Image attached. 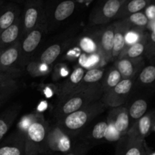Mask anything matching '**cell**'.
<instances>
[{"mask_svg": "<svg viewBox=\"0 0 155 155\" xmlns=\"http://www.w3.org/2000/svg\"><path fill=\"white\" fill-rule=\"evenodd\" d=\"M103 95L101 83L89 86L82 90L72 92L58 101L54 116L58 119L70 114L87 104L101 99Z\"/></svg>", "mask_w": 155, "mask_h": 155, "instance_id": "6da1fadb", "label": "cell"}, {"mask_svg": "<svg viewBox=\"0 0 155 155\" xmlns=\"http://www.w3.org/2000/svg\"><path fill=\"white\" fill-rule=\"evenodd\" d=\"M28 122L24 130L25 154H46L45 142L48 124L42 114L34 113L27 116Z\"/></svg>", "mask_w": 155, "mask_h": 155, "instance_id": "7a4b0ae2", "label": "cell"}, {"mask_svg": "<svg viewBox=\"0 0 155 155\" xmlns=\"http://www.w3.org/2000/svg\"><path fill=\"white\" fill-rule=\"evenodd\" d=\"M106 108L105 104L98 100L58 119L57 123L68 134H77L92 120L103 113Z\"/></svg>", "mask_w": 155, "mask_h": 155, "instance_id": "3957f363", "label": "cell"}, {"mask_svg": "<svg viewBox=\"0 0 155 155\" xmlns=\"http://www.w3.org/2000/svg\"><path fill=\"white\" fill-rule=\"evenodd\" d=\"M48 32L46 17L43 18L39 25L27 33L20 41L21 42V68L24 69L30 62L35 51L40 45L46 33Z\"/></svg>", "mask_w": 155, "mask_h": 155, "instance_id": "277c9868", "label": "cell"}, {"mask_svg": "<svg viewBox=\"0 0 155 155\" xmlns=\"http://www.w3.org/2000/svg\"><path fill=\"white\" fill-rule=\"evenodd\" d=\"M21 68V42L0 51V79H18L22 74Z\"/></svg>", "mask_w": 155, "mask_h": 155, "instance_id": "5b68a950", "label": "cell"}, {"mask_svg": "<svg viewBox=\"0 0 155 155\" xmlns=\"http://www.w3.org/2000/svg\"><path fill=\"white\" fill-rule=\"evenodd\" d=\"M77 8V0H57L45 4L48 30L57 27L71 18Z\"/></svg>", "mask_w": 155, "mask_h": 155, "instance_id": "8992f818", "label": "cell"}, {"mask_svg": "<svg viewBox=\"0 0 155 155\" xmlns=\"http://www.w3.org/2000/svg\"><path fill=\"white\" fill-rule=\"evenodd\" d=\"M126 0H99L92 8L89 18L90 25H107L114 21Z\"/></svg>", "mask_w": 155, "mask_h": 155, "instance_id": "52a82bcc", "label": "cell"}, {"mask_svg": "<svg viewBox=\"0 0 155 155\" xmlns=\"http://www.w3.org/2000/svg\"><path fill=\"white\" fill-rule=\"evenodd\" d=\"M24 4V8L21 12V39L36 28L45 17L44 0H25Z\"/></svg>", "mask_w": 155, "mask_h": 155, "instance_id": "ba28073f", "label": "cell"}, {"mask_svg": "<svg viewBox=\"0 0 155 155\" xmlns=\"http://www.w3.org/2000/svg\"><path fill=\"white\" fill-rule=\"evenodd\" d=\"M74 145L70 135L57 122L53 124H48L45 142L46 154L49 152L66 154L72 149Z\"/></svg>", "mask_w": 155, "mask_h": 155, "instance_id": "9c48e42d", "label": "cell"}, {"mask_svg": "<svg viewBox=\"0 0 155 155\" xmlns=\"http://www.w3.org/2000/svg\"><path fill=\"white\" fill-rule=\"evenodd\" d=\"M108 123V130L112 133L110 141L120 140L128 133L130 127V117L128 109L127 107H114L110 110L108 117L107 119Z\"/></svg>", "mask_w": 155, "mask_h": 155, "instance_id": "30bf717a", "label": "cell"}, {"mask_svg": "<svg viewBox=\"0 0 155 155\" xmlns=\"http://www.w3.org/2000/svg\"><path fill=\"white\" fill-rule=\"evenodd\" d=\"M135 78L123 79L117 86L106 93H104L101 98V101L106 107H117L122 106L129 98Z\"/></svg>", "mask_w": 155, "mask_h": 155, "instance_id": "8fae6325", "label": "cell"}, {"mask_svg": "<svg viewBox=\"0 0 155 155\" xmlns=\"http://www.w3.org/2000/svg\"><path fill=\"white\" fill-rule=\"evenodd\" d=\"M0 155H26L25 134L18 130L0 142Z\"/></svg>", "mask_w": 155, "mask_h": 155, "instance_id": "7c38bea8", "label": "cell"}, {"mask_svg": "<svg viewBox=\"0 0 155 155\" xmlns=\"http://www.w3.org/2000/svg\"><path fill=\"white\" fill-rule=\"evenodd\" d=\"M99 34L97 36L98 48L100 54L105 62L112 60V52L114 46V24H110L103 26L102 29L98 31Z\"/></svg>", "mask_w": 155, "mask_h": 155, "instance_id": "4fadbf2b", "label": "cell"}, {"mask_svg": "<svg viewBox=\"0 0 155 155\" xmlns=\"http://www.w3.org/2000/svg\"><path fill=\"white\" fill-rule=\"evenodd\" d=\"M143 58H119L114 61V67L120 72L122 79L135 78L139 71L143 68Z\"/></svg>", "mask_w": 155, "mask_h": 155, "instance_id": "5bb4252c", "label": "cell"}, {"mask_svg": "<svg viewBox=\"0 0 155 155\" xmlns=\"http://www.w3.org/2000/svg\"><path fill=\"white\" fill-rule=\"evenodd\" d=\"M114 24V46L112 52V60L118 58L126 45V36L131 27L125 19L118 20L113 22Z\"/></svg>", "mask_w": 155, "mask_h": 155, "instance_id": "9a60e30c", "label": "cell"}, {"mask_svg": "<svg viewBox=\"0 0 155 155\" xmlns=\"http://www.w3.org/2000/svg\"><path fill=\"white\" fill-rule=\"evenodd\" d=\"M154 114L153 110L148 112L140 119L136 120L130 127L128 133L137 136L139 139L145 140V138L151 134L154 130Z\"/></svg>", "mask_w": 155, "mask_h": 155, "instance_id": "2e32d148", "label": "cell"}, {"mask_svg": "<svg viewBox=\"0 0 155 155\" xmlns=\"http://www.w3.org/2000/svg\"><path fill=\"white\" fill-rule=\"evenodd\" d=\"M22 36V19L21 15L12 26L0 33V51L9 48L19 42Z\"/></svg>", "mask_w": 155, "mask_h": 155, "instance_id": "e0dca14e", "label": "cell"}, {"mask_svg": "<svg viewBox=\"0 0 155 155\" xmlns=\"http://www.w3.org/2000/svg\"><path fill=\"white\" fill-rule=\"evenodd\" d=\"M21 12L19 5L5 2L0 10V33L12 26L21 17Z\"/></svg>", "mask_w": 155, "mask_h": 155, "instance_id": "ac0fdd59", "label": "cell"}, {"mask_svg": "<svg viewBox=\"0 0 155 155\" xmlns=\"http://www.w3.org/2000/svg\"><path fill=\"white\" fill-rule=\"evenodd\" d=\"M85 73H86V71L83 67L78 66L74 68L69 77L59 86L58 90V100L69 95L78 86Z\"/></svg>", "mask_w": 155, "mask_h": 155, "instance_id": "d6986e66", "label": "cell"}, {"mask_svg": "<svg viewBox=\"0 0 155 155\" xmlns=\"http://www.w3.org/2000/svg\"><path fill=\"white\" fill-rule=\"evenodd\" d=\"M149 37V33L144 31L141 34L136 42L130 45H126L124 50L120 54L119 58H138L145 54L147 43Z\"/></svg>", "mask_w": 155, "mask_h": 155, "instance_id": "ffe728a7", "label": "cell"}, {"mask_svg": "<svg viewBox=\"0 0 155 155\" xmlns=\"http://www.w3.org/2000/svg\"><path fill=\"white\" fill-rule=\"evenodd\" d=\"M21 109L22 105L21 104H15L0 115V142L9 131Z\"/></svg>", "mask_w": 155, "mask_h": 155, "instance_id": "44dd1931", "label": "cell"}, {"mask_svg": "<svg viewBox=\"0 0 155 155\" xmlns=\"http://www.w3.org/2000/svg\"><path fill=\"white\" fill-rule=\"evenodd\" d=\"M120 139L122 148L120 155H142L144 140L129 133Z\"/></svg>", "mask_w": 155, "mask_h": 155, "instance_id": "7402d4cb", "label": "cell"}, {"mask_svg": "<svg viewBox=\"0 0 155 155\" xmlns=\"http://www.w3.org/2000/svg\"><path fill=\"white\" fill-rule=\"evenodd\" d=\"M153 2L154 0H126L114 20H122L133 14L143 12L147 6Z\"/></svg>", "mask_w": 155, "mask_h": 155, "instance_id": "603a6c76", "label": "cell"}, {"mask_svg": "<svg viewBox=\"0 0 155 155\" xmlns=\"http://www.w3.org/2000/svg\"><path fill=\"white\" fill-rule=\"evenodd\" d=\"M63 50V45L60 43H54L45 48L42 52L41 55L36 61H30L39 66H43L45 68L52 64L58 58L61 54Z\"/></svg>", "mask_w": 155, "mask_h": 155, "instance_id": "cb8c5ba5", "label": "cell"}, {"mask_svg": "<svg viewBox=\"0 0 155 155\" xmlns=\"http://www.w3.org/2000/svg\"><path fill=\"white\" fill-rule=\"evenodd\" d=\"M104 72H105V70L101 68H94L86 71L80 84L73 92L82 90L88 86L100 83L102 80Z\"/></svg>", "mask_w": 155, "mask_h": 155, "instance_id": "d4e9b609", "label": "cell"}, {"mask_svg": "<svg viewBox=\"0 0 155 155\" xmlns=\"http://www.w3.org/2000/svg\"><path fill=\"white\" fill-rule=\"evenodd\" d=\"M17 79H0V101H6L20 89Z\"/></svg>", "mask_w": 155, "mask_h": 155, "instance_id": "484cf974", "label": "cell"}, {"mask_svg": "<svg viewBox=\"0 0 155 155\" xmlns=\"http://www.w3.org/2000/svg\"><path fill=\"white\" fill-rule=\"evenodd\" d=\"M122 80L120 74L114 67L113 66L109 68L107 72H104L102 80L100 82L101 88H102L103 94L106 93L113 89Z\"/></svg>", "mask_w": 155, "mask_h": 155, "instance_id": "4316f807", "label": "cell"}, {"mask_svg": "<svg viewBox=\"0 0 155 155\" xmlns=\"http://www.w3.org/2000/svg\"><path fill=\"white\" fill-rule=\"evenodd\" d=\"M148 107V102L146 100L143 98H138L136 101H133L131 105L127 107L130 120L132 121L133 124L136 120L140 119L147 113Z\"/></svg>", "mask_w": 155, "mask_h": 155, "instance_id": "83f0119b", "label": "cell"}, {"mask_svg": "<svg viewBox=\"0 0 155 155\" xmlns=\"http://www.w3.org/2000/svg\"><path fill=\"white\" fill-rule=\"evenodd\" d=\"M124 19L130 24L131 28L138 29L142 31L146 30V27L149 21L144 12H139L133 14Z\"/></svg>", "mask_w": 155, "mask_h": 155, "instance_id": "f1b7e54d", "label": "cell"}, {"mask_svg": "<svg viewBox=\"0 0 155 155\" xmlns=\"http://www.w3.org/2000/svg\"><path fill=\"white\" fill-rule=\"evenodd\" d=\"M139 81L144 86H150L155 80V67L153 64L142 68L139 72Z\"/></svg>", "mask_w": 155, "mask_h": 155, "instance_id": "f546056e", "label": "cell"}, {"mask_svg": "<svg viewBox=\"0 0 155 155\" xmlns=\"http://www.w3.org/2000/svg\"><path fill=\"white\" fill-rule=\"evenodd\" d=\"M108 130V123L107 120L98 122L95 125L92 130V138L93 140L100 141L106 138Z\"/></svg>", "mask_w": 155, "mask_h": 155, "instance_id": "4dcf8cb0", "label": "cell"}, {"mask_svg": "<svg viewBox=\"0 0 155 155\" xmlns=\"http://www.w3.org/2000/svg\"><path fill=\"white\" fill-rule=\"evenodd\" d=\"M95 42H93V40H92V39H90L89 37H85L83 38V39H82L81 42H80V45H81L82 48H83L85 51H86V52L93 54L94 52L95 53V51H98L100 54L98 42L95 43Z\"/></svg>", "mask_w": 155, "mask_h": 155, "instance_id": "1f68e13d", "label": "cell"}, {"mask_svg": "<svg viewBox=\"0 0 155 155\" xmlns=\"http://www.w3.org/2000/svg\"><path fill=\"white\" fill-rule=\"evenodd\" d=\"M155 52V30L149 32V37H148V43H147L146 49H145V54L148 59H151V61L154 58Z\"/></svg>", "mask_w": 155, "mask_h": 155, "instance_id": "d6a6232c", "label": "cell"}, {"mask_svg": "<svg viewBox=\"0 0 155 155\" xmlns=\"http://www.w3.org/2000/svg\"><path fill=\"white\" fill-rule=\"evenodd\" d=\"M89 147L88 144H81L73 147L69 152L66 153L65 155H84L89 150Z\"/></svg>", "mask_w": 155, "mask_h": 155, "instance_id": "836d02e7", "label": "cell"}, {"mask_svg": "<svg viewBox=\"0 0 155 155\" xmlns=\"http://www.w3.org/2000/svg\"><path fill=\"white\" fill-rule=\"evenodd\" d=\"M144 13H145V15H146L148 21H151V20H155V8H154V2L151 3L149 5H148L146 8H145Z\"/></svg>", "mask_w": 155, "mask_h": 155, "instance_id": "e575fe53", "label": "cell"}, {"mask_svg": "<svg viewBox=\"0 0 155 155\" xmlns=\"http://www.w3.org/2000/svg\"><path fill=\"white\" fill-rule=\"evenodd\" d=\"M143 150H144V153H145V155H155L154 151L147 145L146 142H145V140L143 141Z\"/></svg>", "mask_w": 155, "mask_h": 155, "instance_id": "d590c367", "label": "cell"}, {"mask_svg": "<svg viewBox=\"0 0 155 155\" xmlns=\"http://www.w3.org/2000/svg\"><path fill=\"white\" fill-rule=\"evenodd\" d=\"M8 2H15L17 3V4L20 5V4H23L25 0H8Z\"/></svg>", "mask_w": 155, "mask_h": 155, "instance_id": "8d00e7d4", "label": "cell"}, {"mask_svg": "<svg viewBox=\"0 0 155 155\" xmlns=\"http://www.w3.org/2000/svg\"><path fill=\"white\" fill-rule=\"evenodd\" d=\"M5 2V0H0V10H1L2 7V5H4Z\"/></svg>", "mask_w": 155, "mask_h": 155, "instance_id": "74e56055", "label": "cell"}, {"mask_svg": "<svg viewBox=\"0 0 155 155\" xmlns=\"http://www.w3.org/2000/svg\"><path fill=\"white\" fill-rule=\"evenodd\" d=\"M5 102V101H0V107L3 105V104H4Z\"/></svg>", "mask_w": 155, "mask_h": 155, "instance_id": "f35d334b", "label": "cell"}, {"mask_svg": "<svg viewBox=\"0 0 155 155\" xmlns=\"http://www.w3.org/2000/svg\"><path fill=\"white\" fill-rule=\"evenodd\" d=\"M142 155H145V153H144V150H143V152H142Z\"/></svg>", "mask_w": 155, "mask_h": 155, "instance_id": "ab89813d", "label": "cell"}]
</instances>
